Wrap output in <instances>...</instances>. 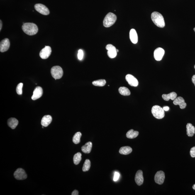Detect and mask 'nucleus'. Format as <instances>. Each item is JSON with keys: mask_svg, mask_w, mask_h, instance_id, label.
<instances>
[{"mask_svg": "<svg viewBox=\"0 0 195 195\" xmlns=\"http://www.w3.org/2000/svg\"><path fill=\"white\" fill-rule=\"evenodd\" d=\"M52 121V118L50 115H45L42 118L41 124L42 126L47 127L51 123Z\"/></svg>", "mask_w": 195, "mask_h": 195, "instance_id": "obj_17", "label": "nucleus"}, {"mask_svg": "<svg viewBox=\"0 0 195 195\" xmlns=\"http://www.w3.org/2000/svg\"><path fill=\"white\" fill-rule=\"evenodd\" d=\"M120 174L119 173L115 172V173L114 178H113V180L115 181H116L118 180L120 177Z\"/></svg>", "mask_w": 195, "mask_h": 195, "instance_id": "obj_32", "label": "nucleus"}, {"mask_svg": "<svg viewBox=\"0 0 195 195\" xmlns=\"http://www.w3.org/2000/svg\"><path fill=\"white\" fill-rule=\"evenodd\" d=\"M130 40L132 43L136 44L138 42V37L136 30L133 29L130 30Z\"/></svg>", "mask_w": 195, "mask_h": 195, "instance_id": "obj_18", "label": "nucleus"}, {"mask_svg": "<svg viewBox=\"0 0 195 195\" xmlns=\"http://www.w3.org/2000/svg\"><path fill=\"white\" fill-rule=\"evenodd\" d=\"M81 156H82V154H81L80 152H77V153L76 154L74 155V163L75 165H78L80 163L81 159H82Z\"/></svg>", "mask_w": 195, "mask_h": 195, "instance_id": "obj_27", "label": "nucleus"}, {"mask_svg": "<svg viewBox=\"0 0 195 195\" xmlns=\"http://www.w3.org/2000/svg\"><path fill=\"white\" fill-rule=\"evenodd\" d=\"M163 108V109L164 110V111H168L169 109V108L168 106L164 107Z\"/></svg>", "mask_w": 195, "mask_h": 195, "instance_id": "obj_35", "label": "nucleus"}, {"mask_svg": "<svg viewBox=\"0 0 195 195\" xmlns=\"http://www.w3.org/2000/svg\"><path fill=\"white\" fill-rule=\"evenodd\" d=\"M135 180L137 185L140 186L143 184L144 179L143 172L141 170H140L137 171L135 176Z\"/></svg>", "mask_w": 195, "mask_h": 195, "instance_id": "obj_15", "label": "nucleus"}, {"mask_svg": "<svg viewBox=\"0 0 195 195\" xmlns=\"http://www.w3.org/2000/svg\"><path fill=\"white\" fill-rule=\"evenodd\" d=\"M165 51L163 49L158 47L154 52V57L156 60L160 61L163 57Z\"/></svg>", "mask_w": 195, "mask_h": 195, "instance_id": "obj_13", "label": "nucleus"}, {"mask_svg": "<svg viewBox=\"0 0 195 195\" xmlns=\"http://www.w3.org/2000/svg\"><path fill=\"white\" fill-rule=\"evenodd\" d=\"M84 53L82 50H79L78 52V58L79 60H81L83 58Z\"/></svg>", "mask_w": 195, "mask_h": 195, "instance_id": "obj_31", "label": "nucleus"}, {"mask_svg": "<svg viewBox=\"0 0 195 195\" xmlns=\"http://www.w3.org/2000/svg\"><path fill=\"white\" fill-rule=\"evenodd\" d=\"M23 83H20L17 86L16 92L18 95H21L23 93L22 88H23Z\"/></svg>", "mask_w": 195, "mask_h": 195, "instance_id": "obj_30", "label": "nucleus"}, {"mask_svg": "<svg viewBox=\"0 0 195 195\" xmlns=\"http://www.w3.org/2000/svg\"><path fill=\"white\" fill-rule=\"evenodd\" d=\"M22 29L25 33L29 35H36L38 30L37 25L33 23H24L22 26Z\"/></svg>", "mask_w": 195, "mask_h": 195, "instance_id": "obj_1", "label": "nucleus"}, {"mask_svg": "<svg viewBox=\"0 0 195 195\" xmlns=\"http://www.w3.org/2000/svg\"><path fill=\"white\" fill-rule=\"evenodd\" d=\"M116 20V15L113 13H108L105 16L103 20V25L106 28H108L114 24Z\"/></svg>", "mask_w": 195, "mask_h": 195, "instance_id": "obj_3", "label": "nucleus"}, {"mask_svg": "<svg viewBox=\"0 0 195 195\" xmlns=\"http://www.w3.org/2000/svg\"><path fill=\"white\" fill-rule=\"evenodd\" d=\"M177 94L175 92H172L169 94H163L162 96V98L166 101H169V99L174 101L177 98Z\"/></svg>", "mask_w": 195, "mask_h": 195, "instance_id": "obj_21", "label": "nucleus"}, {"mask_svg": "<svg viewBox=\"0 0 195 195\" xmlns=\"http://www.w3.org/2000/svg\"><path fill=\"white\" fill-rule=\"evenodd\" d=\"M193 189H194L195 190V184L193 186Z\"/></svg>", "mask_w": 195, "mask_h": 195, "instance_id": "obj_38", "label": "nucleus"}, {"mask_svg": "<svg viewBox=\"0 0 195 195\" xmlns=\"http://www.w3.org/2000/svg\"><path fill=\"white\" fill-rule=\"evenodd\" d=\"M151 18L154 24L159 28H163L165 26L163 16L160 13L154 12L152 13Z\"/></svg>", "mask_w": 195, "mask_h": 195, "instance_id": "obj_2", "label": "nucleus"}, {"mask_svg": "<svg viewBox=\"0 0 195 195\" xmlns=\"http://www.w3.org/2000/svg\"><path fill=\"white\" fill-rule=\"evenodd\" d=\"M125 79L130 85L137 87L138 85V81L136 78L131 74H128L125 77Z\"/></svg>", "mask_w": 195, "mask_h": 195, "instance_id": "obj_11", "label": "nucleus"}, {"mask_svg": "<svg viewBox=\"0 0 195 195\" xmlns=\"http://www.w3.org/2000/svg\"><path fill=\"white\" fill-rule=\"evenodd\" d=\"M194 68H195V65H194Z\"/></svg>", "mask_w": 195, "mask_h": 195, "instance_id": "obj_41", "label": "nucleus"}, {"mask_svg": "<svg viewBox=\"0 0 195 195\" xmlns=\"http://www.w3.org/2000/svg\"><path fill=\"white\" fill-rule=\"evenodd\" d=\"M82 134L81 132H77L75 134L73 137L72 141L74 144H79L80 142L81 137Z\"/></svg>", "mask_w": 195, "mask_h": 195, "instance_id": "obj_26", "label": "nucleus"}, {"mask_svg": "<svg viewBox=\"0 0 195 195\" xmlns=\"http://www.w3.org/2000/svg\"><path fill=\"white\" fill-rule=\"evenodd\" d=\"M194 31L195 32V28L194 29Z\"/></svg>", "mask_w": 195, "mask_h": 195, "instance_id": "obj_40", "label": "nucleus"}, {"mask_svg": "<svg viewBox=\"0 0 195 195\" xmlns=\"http://www.w3.org/2000/svg\"><path fill=\"white\" fill-rule=\"evenodd\" d=\"M192 81L195 86V75H193L192 77Z\"/></svg>", "mask_w": 195, "mask_h": 195, "instance_id": "obj_36", "label": "nucleus"}, {"mask_svg": "<svg viewBox=\"0 0 195 195\" xmlns=\"http://www.w3.org/2000/svg\"><path fill=\"white\" fill-rule=\"evenodd\" d=\"M91 166V162L89 159H86L82 167V171L86 172L89 170Z\"/></svg>", "mask_w": 195, "mask_h": 195, "instance_id": "obj_29", "label": "nucleus"}, {"mask_svg": "<svg viewBox=\"0 0 195 195\" xmlns=\"http://www.w3.org/2000/svg\"><path fill=\"white\" fill-rule=\"evenodd\" d=\"M118 91L120 94L124 96H129L130 94V92L129 89L126 87H120L118 89Z\"/></svg>", "mask_w": 195, "mask_h": 195, "instance_id": "obj_25", "label": "nucleus"}, {"mask_svg": "<svg viewBox=\"0 0 195 195\" xmlns=\"http://www.w3.org/2000/svg\"><path fill=\"white\" fill-rule=\"evenodd\" d=\"M165 177V174L163 171H159L156 174L154 177V180L157 184L162 185L164 182Z\"/></svg>", "mask_w": 195, "mask_h": 195, "instance_id": "obj_10", "label": "nucleus"}, {"mask_svg": "<svg viewBox=\"0 0 195 195\" xmlns=\"http://www.w3.org/2000/svg\"><path fill=\"white\" fill-rule=\"evenodd\" d=\"M2 23L1 20H0V31H1V28H2Z\"/></svg>", "mask_w": 195, "mask_h": 195, "instance_id": "obj_37", "label": "nucleus"}, {"mask_svg": "<svg viewBox=\"0 0 195 195\" xmlns=\"http://www.w3.org/2000/svg\"><path fill=\"white\" fill-rule=\"evenodd\" d=\"M18 120L15 118H10L8 120L7 124L10 128L12 129H15L18 124Z\"/></svg>", "mask_w": 195, "mask_h": 195, "instance_id": "obj_22", "label": "nucleus"}, {"mask_svg": "<svg viewBox=\"0 0 195 195\" xmlns=\"http://www.w3.org/2000/svg\"><path fill=\"white\" fill-rule=\"evenodd\" d=\"M35 10L38 13L45 15H47L50 13V11L46 6L41 4H37L35 5Z\"/></svg>", "mask_w": 195, "mask_h": 195, "instance_id": "obj_6", "label": "nucleus"}, {"mask_svg": "<svg viewBox=\"0 0 195 195\" xmlns=\"http://www.w3.org/2000/svg\"><path fill=\"white\" fill-rule=\"evenodd\" d=\"M52 75L55 80L61 79L63 76V70L60 66H55L52 67L51 70Z\"/></svg>", "mask_w": 195, "mask_h": 195, "instance_id": "obj_5", "label": "nucleus"}, {"mask_svg": "<svg viewBox=\"0 0 195 195\" xmlns=\"http://www.w3.org/2000/svg\"><path fill=\"white\" fill-rule=\"evenodd\" d=\"M14 176L15 179L18 180H23L26 179L27 177V174L25 171L21 168L18 169L15 171Z\"/></svg>", "mask_w": 195, "mask_h": 195, "instance_id": "obj_7", "label": "nucleus"}, {"mask_svg": "<svg viewBox=\"0 0 195 195\" xmlns=\"http://www.w3.org/2000/svg\"><path fill=\"white\" fill-rule=\"evenodd\" d=\"M190 155L191 157H195V146L192 147L191 149Z\"/></svg>", "mask_w": 195, "mask_h": 195, "instance_id": "obj_33", "label": "nucleus"}, {"mask_svg": "<svg viewBox=\"0 0 195 195\" xmlns=\"http://www.w3.org/2000/svg\"><path fill=\"white\" fill-rule=\"evenodd\" d=\"M132 151V149L129 146L122 147L120 149L119 152L120 154L123 155H128Z\"/></svg>", "mask_w": 195, "mask_h": 195, "instance_id": "obj_23", "label": "nucleus"}, {"mask_svg": "<svg viewBox=\"0 0 195 195\" xmlns=\"http://www.w3.org/2000/svg\"><path fill=\"white\" fill-rule=\"evenodd\" d=\"M10 42L9 39L5 38L0 43V51L3 52L7 51L10 47Z\"/></svg>", "mask_w": 195, "mask_h": 195, "instance_id": "obj_12", "label": "nucleus"}, {"mask_svg": "<svg viewBox=\"0 0 195 195\" xmlns=\"http://www.w3.org/2000/svg\"><path fill=\"white\" fill-rule=\"evenodd\" d=\"M187 135L189 137H192L195 133V128L191 123L187 124L186 125Z\"/></svg>", "mask_w": 195, "mask_h": 195, "instance_id": "obj_19", "label": "nucleus"}, {"mask_svg": "<svg viewBox=\"0 0 195 195\" xmlns=\"http://www.w3.org/2000/svg\"><path fill=\"white\" fill-rule=\"evenodd\" d=\"M72 195H79V192L77 190H74L72 193Z\"/></svg>", "mask_w": 195, "mask_h": 195, "instance_id": "obj_34", "label": "nucleus"}, {"mask_svg": "<svg viewBox=\"0 0 195 195\" xmlns=\"http://www.w3.org/2000/svg\"><path fill=\"white\" fill-rule=\"evenodd\" d=\"M92 147V143L91 142H88L81 147V150L84 153L89 154L90 153Z\"/></svg>", "mask_w": 195, "mask_h": 195, "instance_id": "obj_20", "label": "nucleus"}, {"mask_svg": "<svg viewBox=\"0 0 195 195\" xmlns=\"http://www.w3.org/2000/svg\"><path fill=\"white\" fill-rule=\"evenodd\" d=\"M106 81L105 79H99L93 81L92 84L93 85L98 86H103L106 85Z\"/></svg>", "mask_w": 195, "mask_h": 195, "instance_id": "obj_28", "label": "nucleus"}, {"mask_svg": "<svg viewBox=\"0 0 195 195\" xmlns=\"http://www.w3.org/2000/svg\"><path fill=\"white\" fill-rule=\"evenodd\" d=\"M152 113L153 116L157 119H162L165 116V113L163 108L158 105L152 107Z\"/></svg>", "mask_w": 195, "mask_h": 195, "instance_id": "obj_4", "label": "nucleus"}, {"mask_svg": "<svg viewBox=\"0 0 195 195\" xmlns=\"http://www.w3.org/2000/svg\"><path fill=\"white\" fill-rule=\"evenodd\" d=\"M139 132L137 131H135L133 130H131L127 132L126 134V136L127 138L130 139H133L136 138L138 136Z\"/></svg>", "mask_w": 195, "mask_h": 195, "instance_id": "obj_24", "label": "nucleus"}, {"mask_svg": "<svg viewBox=\"0 0 195 195\" xmlns=\"http://www.w3.org/2000/svg\"><path fill=\"white\" fill-rule=\"evenodd\" d=\"M106 48L108 50V55L110 58H114L116 57L118 52L116 47L111 44H108L106 46Z\"/></svg>", "mask_w": 195, "mask_h": 195, "instance_id": "obj_9", "label": "nucleus"}, {"mask_svg": "<svg viewBox=\"0 0 195 195\" xmlns=\"http://www.w3.org/2000/svg\"><path fill=\"white\" fill-rule=\"evenodd\" d=\"M116 51L117 52H118V49H116Z\"/></svg>", "mask_w": 195, "mask_h": 195, "instance_id": "obj_39", "label": "nucleus"}, {"mask_svg": "<svg viewBox=\"0 0 195 195\" xmlns=\"http://www.w3.org/2000/svg\"><path fill=\"white\" fill-rule=\"evenodd\" d=\"M43 94V89L40 86H38L35 88L33 91V96H32V99L33 100H35L41 97Z\"/></svg>", "mask_w": 195, "mask_h": 195, "instance_id": "obj_14", "label": "nucleus"}, {"mask_svg": "<svg viewBox=\"0 0 195 195\" xmlns=\"http://www.w3.org/2000/svg\"><path fill=\"white\" fill-rule=\"evenodd\" d=\"M51 47L49 46H45L40 51V56L42 59H46L50 56L52 53Z\"/></svg>", "mask_w": 195, "mask_h": 195, "instance_id": "obj_8", "label": "nucleus"}, {"mask_svg": "<svg viewBox=\"0 0 195 195\" xmlns=\"http://www.w3.org/2000/svg\"><path fill=\"white\" fill-rule=\"evenodd\" d=\"M173 103L175 105H179L181 109H184L186 106V103L185 102L184 98L181 96L176 98L174 100Z\"/></svg>", "mask_w": 195, "mask_h": 195, "instance_id": "obj_16", "label": "nucleus"}]
</instances>
